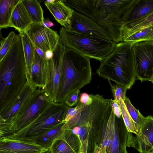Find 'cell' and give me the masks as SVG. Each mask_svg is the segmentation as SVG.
<instances>
[{
  "instance_id": "1",
  "label": "cell",
  "mask_w": 153,
  "mask_h": 153,
  "mask_svg": "<svg viewBox=\"0 0 153 153\" xmlns=\"http://www.w3.org/2000/svg\"><path fill=\"white\" fill-rule=\"evenodd\" d=\"M27 81L21 36L16 34L9 51L0 61V114L11 104Z\"/></svg>"
},
{
  "instance_id": "2",
  "label": "cell",
  "mask_w": 153,
  "mask_h": 153,
  "mask_svg": "<svg viewBox=\"0 0 153 153\" xmlns=\"http://www.w3.org/2000/svg\"><path fill=\"white\" fill-rule=\"evenodd\" d=\"M90 59L66 47L55 102H63L71 93L90 83L92 74Z\"/></svg>"
},
{
  "instance_id": "3",
  "label": "cell",
  "mask_w": 153,
  "mask_h": 153,
  "mask_svg": "<svg viewBox=\"0 0 153 153\" xmlns=\"http://www.w3.org/2000/svg\"><path fill=\"white\" fill-rule=\"evenodd\" d=\"M99 76L129 89L137 79L131 45L115 43L113 51L100 62L96 71Z\"/></svg>"
},
{
  "instance_id": "4",
  "label": "cell",
  "mask_w": 153,
  "mask_h": 153,
  "mask_svg": "<svg viewBox=\"0 0 153 153\" xmlns=\"http://www.w3.org/2000/svg\"><path fill=\"white\" fill-rule=\"evenodd\" d=\"M94 20L115 43L123 42L122 19L135 0H93Z\"/></svg>"
},
{
  "instance_id": "5",
  "label": "cell",
  "mask_w": 153,
  "mask_h": 153,
  "mask_svg": "<svg viewBox=\"0 0 153 153\" xmlns=\"http://www.w3.org/2000/svg\"><path fill=\"white\" fill-rule=\"evenodd\" d=\"M59 33L66 47L100 62L111 53L115 44L111 40L82 34L63 27Z\"/></svg>"
},
{
  "instance_id": "6",
  "label": "cell",
  "mask_w": 153,
  "mask_h": 153,
  "mask_svg": "<svg viewBox=\"0 0 153 153\" xmlns=\"http://www.w3.org/2000/svg\"><path fill=\"white\" fill-rule=\"evenodd\" d=\"M69 108L64 102H51L28 126L6 137L34 141L64 121Z\"/></svg>"
},
{
  "instance_id": "7",
  "label": "cell",
  "mask_w": 153,
  "mask_h": 153,
  "mask_svg": "<svg viewBox=\"0 0 153 153\" xmlns=\"http://www.w3.org/2000/svg\"><path fill=\"white\" fill-rule=\"evenodd\" d=\"M131 47L137 79L150 81L153 76V42H138Z\"/></svg>"
},
{
  "instance_id": "8",
  "label": "cell",
  "mask_w": 153,
  "mask_h": 153,
  "mask_svg": "<svg viewBox=\"0 0 153 153\" xmlns=\"http://www.w3.org/2000/svg\"><path fill=\"white\" fill-rule=\"evenodd\" d=\"M51 102L42 88L38 87L24 109L13 120L14 133L31 123Z\"/></svg>"
},
{
  "instance_id": "9",
  "label": "cell",
  "mask_w": 153,
  "mask_h": 153,
  "mask_svg": "<svg viewBox=\"0 0 153 153\" xmlns=\"http://www.w3.org/2000/svg\"><path fill=\"white\" fill-rule=\"evenodd\" d=\"M54 49L53 58L49 60V79L42 90L51 102H55L60 79L62 62L66 47L61 38L59 39Z\"/></svg>"
},
{
  "instance_id": "10",
  "label": "cell",
  "mask_w": 153,
  "mask_h": 153,
  "mask_svg": "<svg viewBox=\"0 0 153 153\" xmlns=\"http://www.w3.org/2000/svg\"><path fill=\"white\" fill-rule=\"evenodd\" d=\"M24 32L45 53L48 50L53 51L59 37L56 31L39 24L33 23Z\"/></svg>"
},
{
  "instance_id": "11",
  "label": "cell",
  "mask_w": 153,
  "mask_h": 153,
  "mask_svg": "<svg viewBox=\"0 0 153 153\" xmlns=\"http://www.w3.org/2000/svg\"><path fill=\"white\" fill-rule=\"evenodd\" d=\"M65 28L82 34L111 40L94 20L75 11Z\"/></svg>"
},
{
  "instance_id": "12",
  "label": "cell",
  "mask_w": 153,
  "mask_h": 153,
  "mask_svg": "<svg viewBox=\"0 0 153 153\" xmlns=\"http://www.w3.org/2000/svg\"><path fill=\"white\" fill-rule=\"evenodd\" d=\"M127 146L131 147L140 153H151L153 149V117H145L138 133L134 137L130 132Z\"/></svg>"
},
{
  "instance_id": "13",
  "label": "cell",
  "mask_w": 153,
  "mask_h": 153,
  "mask_svg": "<svg viewBox=\"0 0 153 153\" xmlns=\"http://www.w3.org/2000/svg\"><path fill=\"white\" fill-rule=\"evenodd\" d=\"M38 87L27 79L23 88L6 109L0 114V118L12 121L24 109Z\"/></svg>"
},
{
  "instance_id": "14",
  "label": "cell",
  "mask_w": 153,
  "mask_h": 153,
  "mask_svg": "<svg viewBox=\"0 0 153 153\" xmlns=\"http://www.w3.org/2000/svg\"><path fill=\"white\" fill-rule=\"evenodd\" d=\"M49 149L34 141L8 137L0 139V153H45Z\"/></svg>"
},
{
  "instance_id": "15",
  "label": "cell",
  "mask_w": 153,
  "mask_h": 153,
  "mask_svg": "<svg viewBox=\"0 0 153 153\" xmlns=\"http://www.w3.org/2000/svg\"><path fill=\"white\" fill-rule=\"evenodd\" d=\"M49 60L41 57L36 50L32 66V81L42 89L47 85L49 79Z\"/></svg>"
},
{
  "instance_id": "16",
  "label": "cell",
  "mask_w": 153,
  "mask_h": 153,
  "mask_svg": "<svg viewBox=\"0 0 153 153\" xmlns=\"http://www.w3.org/2000/svg\"><path fill=\"white\" fill-rule=\"evenodd\" d=\"M153 12V0H135L123 16V24H128L140 19Z\"/></svg>"
},
{
  "instance_id": "17",
  "label": "cell",
  "mask_w": 153,
  "mask_h": 153,
  "mask_svg": "<svg viewBox=\"0 0 153 153\" xmlns=\"http://www.w3.org/2000/svg\"><path fill=\"white\" fill-rule=\"evenodd\" d=\"M44 3L55 19L65 27L74 10L63 0H47Z\"/></svg>"
},
{
  "instance_id": "18",
  "label": "cell",
  "mask_w": 153,
  "mask_h": 153,
  "mask_svg": "<svg viewBox=\"0 0 153 153\" xmlns=\"http://www.w3.org/2000/svg\"><path fill=\"white\" fill-rule=\"evenodd\" d=\"M33 23L22 0H20L15 7L10 19L11 27L19 32H25Z\"/></svg>"
},
{
  "instance_id": "19",
  "label": "cell",
  "mask_w": 153,
  "mask_h": 153,
  "mask_svg": "<svg viewBox=\"0 0 153 153\" xmlns=\"http://www.w3.org/2000/svg\"><path fill=\"white\" fill-rule=\"evenodd\" d=\"M69 129L64 130L62 135L55 140L50 147L51 153H74L73 139Z\"/></svg>"
},
{
  "instance_id": "20",
  "label": "cell",
  "mask_w": 153,
  "mask_h": 153,
  "mask_svg": "<svg viewBox=\"0 0 153 153\" xmlns=\"http://www.w3.org/2000/svg\"><path fill=\"white\" fill-rule=\"evenodd\" d=\"M19 33L22 39L25 59L27 79L32 80V66L35 50L34 46L25 32Z\"/></svg>"
},
{
  "instance_id": "21",
  "label": "cell",
  "mask_w": 153,
  "mask_h": 153,
  "mask_svg": "<svg viewBox=\"0 0 153 153\" xmlns=\"http://www.w3.org/2000/svg\"><path fill=\"white\" fill-rule=\"evenodd\" d=\"M153 23V12L135 21L123 24L122 29V37L136 33Z\"/></svg>"
},
{
  "instance_id": "22",
  "label": "cell",
  "mask_w": 153,
  "mask_h": 153,
  "mask_svg": "<svg viewBox=\"0 0 153 153\" xmlns=\"http://www.w3.org/2000/svg\"><path fill=\"white\" fill-rule=\"evenodd\" d=\"M20 0H0V28L11 27L10 19L13 10Z\"/></svg>"
},
{
  "instance_id": "23",
  "label": "cell",
  "mask_w": 153,
  "mask_h": 153,
  "mask_svg": "<svg viewBox=\"0 0 153 153\" xmlns=\"http://www.w3.org/2000/svg\"><path fill=\"white\" fill-rule=\"evenodd\" d=\"M74 11L93 19L94 10L93 0H63Z\"/></svg>"
},
{
  "instance_id": "24",
  "label": "cell",
  "mask_w": 153,
  "mask_h": 153,
  "mask_svg": "<svg viewBox=\"0 0 153 153\" xmlns=\"http://www.w3.org/2000/svg\"><path fill=\"white\" fill-rule=\"evenodd\" d=\"M65 123L64 121L61 122L34 141L43 147L50 148L53 142L63 133V127Z\"/></svg>"
},
{
  "instance_id": "25",
  "label": "cell",
  "mask_w": 153,
  "mask_h": 153,
  "mask_svg": "<svg viewBox=\"0 0 153 153\" xmlns=\"http://www.w3.org/2000/svg\"><path fill=\"white\" fill-rule=\"evenodd\" d=\"M22 1L33 23L43 25V11L39 2L36 0H22Z\"/></svg>"
},
{
  "instance_id": "26",
  "label": "cell",
  "mask_w": 153,
  "mask_h": 153,
  "mask_svg": "<svg viewBox=\"0 0 153 153\" xmlns=\"http://www.w3.org/2000/svg\"><path fill=\"white\" fill-rule=\"evenodd\" d=\"M123 41L131 45L143 41L153 42V23L150 26L134 34L123 37Z\"/></svg>"
},
{
  "instance_id": "27",
  "label": "cell",
  "mask_w": 153,
  "mask_h": 153,
  "mask_svg": "<svg viewBox=\"0 0 153 153\" xmlns=\"http://www.w3.org/2000/svg\"><path fill=\"white\" fill-rule=\"evenodd\" d=\"M123 101L129 115L135 124L137 134L144 121L145 117L141 114L138 109H137L132 105L128 97H126Z\"/></svg>"
},
{
  "instance_id": "28",
  "label": "cell",
  "mask_w": 153,
  "mask_h": 153,
  "mask_svg": "<svg viewBox=\"0 0 153 153\" xmlns=\"http://www.w3.org/2000/svg\"><path fill=\"white\" fill-rule=\"evenodd\" d=\"M119 104L122 117L128 131L137 134V132L135 124L129 115L122 100H120Z\"/></svg>"
},
{
  "instance_id": "29",
  "label": "cell",
  "mask_w": 153,
  "mask_h": 153,
  "mask_svg": "<svg viewBox=\"0 0 153 153\" xmlns=\"http://www.w3.org/2000/svg\"><path fill=\"white\" fill-rule=\"evenodd\" d=\"M16 35L14 31H11L9 33L6 38H3L1 41L0 61L3 59L9 51Z\"/></svg>"
},
{
  "instance_id": "30",
  "label": "cell",
  "mask_w": 153,
  "mask_h": 153,
  "mask_svg": "<svg viewBox=\"0 0 153 153\" xmlns=\"http://www.w3.org/2000/svg\"><path fill=\"white\" fill-rule=\"evenodd\" d=\"M111 86L114 100L119 104L120 101L122 100L123 101L126 96V92L128 89L125 86L118 84H112L111 80L108 79Z\"/></svg>"
},
{
  "instance_id": "31",
  "label": "cell",
  "mask_w": 153,
  "mask_h": 153,
  "mask_svg": "<svg viewBox=\"0 0 153 153\" xmlns=\"http://www.w3.org/2000/svg\"><path fill=\"white\" fill-rule=\"evenodd\" d=\"M12 122L0 118V139L13 134L12 128Z\"/></svg>"
},
{
  "instance_id": "32",
  "label": "cell",
  "mask_w": 153,
  "mask_h": 153,
  "mask_svg": "<svg viewBox=\"0 0 153 153\" xmlns=\"http://www.w3.org/2000/svg\"><path fill=\"white\" fill-rule=\"evenodd\" d=\"M80 94V90L74 91L67 96L63 102L69 107L76 105L79 102Z\"/></svg>"
},
{
  "instance_id": "33",
  "label": "cell",
  "mask_w": 153,
  "mask_h": 153,
  "mask_svg": "<svg viewBox=\"0 0 153 153\" xmlns=\"http://www.w3.org/2000/svg\"><path fill=\"white\" fill-rule=\"evenodd\" d=\"M87 105L80 102L79 101L75 107H69L64 121L67 122L80 111L83 110Z\"/></svg>"
},
{
  "instance_id": "34",
  "label": "cell",
  "mask_w": 153,
  "mask_h": 153,
  "mask_svg": "<svg viewBox=\"0 0 153 153\" xmlns=\"http://www.w3.org/2000/svg\"><path fill=\"white\" fill-rule=\"evenodd\" d=\"M79 101L82 104L88 106L92 103L93 98L91 94L84 92L81 94Z\"/></svg>"
},
{
  "instance_id": "35",
  "label": "cell",
  "mask_w": 153,
  "mask_h": 153,
  "mask_svg": "<svg viewBox=\"0 0 153 153\" xmlns=\"http://www.w3.org/2000/svg\"><path fill=\"white\" fill-rule=\"evenodd\" d=\"M111 107L114 114L117 117L120 118L122 117L119 104L114 100L111 104Z\"/></svg>"
},
{
  "instance_id": "36",
  "label": "cell",
  "mask_w": 153,
  "mask_h": 153,
  "mask_svg": "<svg viewBox=\"0 0 153 153\" xmlns=\"http://www.w3.org/2000/svg\"><path fill=\"white\" fill-rule=\"evenodd\" d=\"M45 59L48 60L53 58V51L50 50L47 51L45 53Z\"/></svg>"
},
{
  "instance_id": "37",
  "label": "cell",
  "mask_w": 153,
  "mask_h": 153,
  "mask_svg": "<svg viewBox=\"0 0 153 153\" xmlns=\"http://www.w3.org/2000/svg\"><path fill=\"white\" fill-rule=\"evenodd\" d=\"M35 49L37 53L43 58L46 59L45 58V53L44 51L40 48L38 47L34 44Z\"/></svg>"
},
{
  "instance_id": "38",
  "label": "cell",
  "mask_w": 153,
  "mask_h": 153,
  "mask_svg": "<svg viewBox=\"0 0 153 153\" xmlns=\"http://www.w3.org/2000/svg\"><path fill=\"white\" fill-rule=\"evenodd\" d=\"M43 25L45 27L49 28L54 25L53 23L48 19H44Z\"/></svg>"
},
{
  "instance_id": "39",
  "label": "cell",
  "mask_w": 153,
  "mask_h": 153,
  "mask_svg": "<svg viewBox=\"0 0 153 153\" xmlns=\"http://www.w3.org/2000/svg\"><path fill=\"white\" fill-rule=\"evenodd\" d=\"M45 153H51L50 149L47 152H45Z\"/></svg>"
},
{
  "instance_id": "40",
  "label": "cell",
  "mask_w": 153,
  "mask_h": 153,
  "mask_svg": "<svg viewBox=\"0 0 153 153\" xmlns=\"http://www.w3.org/2000/svg\"><path fill=\"white\" fill-rule=\"evenodd\" d=\"M150 81L152 82L153 83V76L152 77L151 79L150 80Z\"/></svg>"
},
{
  "instance_id": "41",
  "label": "cell",
  "mask_w": 153,
  "mask_h": 153,
  "mask_svg": "<svg viewBox=\"0 0 153 153\" xmlns=\"http://www.w3.org/2000/svg\"><path fill=\"white\" fill-rule=\"evenodd\" d=\"M151 153H153V149L152 150V151Z\"/></svg>"
}]
</instances>
